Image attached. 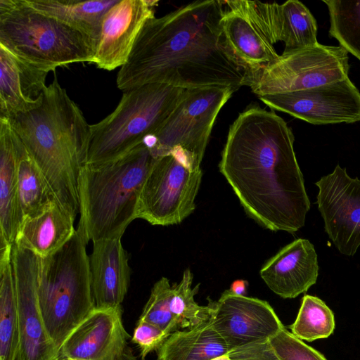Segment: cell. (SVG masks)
I'll return each instance as SVG.
<instances>
[{"instance_id": "1", "label": "cell", "mask_w": 360, "mask_h": 360, "mask_svg": "<svg viewBox=\"0 0 360 360\" xmlns=\"http://www.w3.org/2000/svg\"><path fill=\"white\" fill-rule=\"evenodd\" d=\"M224 1H196L143 25L117 86L126 91L153 83L185 89L248 86L244 68L228 47L221 19Z\"/></svg>"}, {"instance_id": "2", "label": "cell", "mask_w": 360, "mask_h": 360, "mask_svg": "<svg viewBox=\"0 0 360 360\" xmlns=\"http://www.w3.org/2000/svg\"><path fill=\"white\" fill-rule=\"evenodd\" d=\"M294 141L283 118L251 104L230 126L219 163L248 216L273 231H297L310 209Z\"/></svg>"}, {"instance_id": "3", "label": "cell", "mask_w": 360, "mask_h": 360, "mask_svg": "<svg viewBox=\"0 0 360 360\" xmlns=\"http://www.w3.org/2000/svg\"><path fill=\"white\" fill-rule=\"evenodd\" d=\"M7 119L55 200L75 219L79 171L86 163L90 140V125L80 108L55 75L37 107Z\"/></svg>"}, {"instance_id": "4", "label": "cell", "mask_w": 360, "mask_h": 360, "mask_svg": "<svg viewBox=\"0 0 360 360\" xmlns=\"http://www.w3.org/2000/svg\"><path fill=\"white\" fill-rule=\"evenodd\" d=\"M155 160L142 143L116 159L81 167L76 230L86 243L122 238L136 219L139 196Z\"/></svg>"}, {"instance_id": "5", "label": "cell", "mask_w": 360, "mask_h": 360, "mask_svg": "<svg viewBox=\"0 0 360 360\" xmlns=\"http://www.w3.org/2000/svg\"><path fill=\"white\" fill-rule=\"evenodd\" d=\"M86 245L76 230L58 250L41 257L38 301L47 335L57 352L95 308Z\"/></svg>"}, {"instance_id": "6", "label": "cell", "mask_w": 360, "mask_h": 360, "mask_svg": "<svg viewBox=\"0 0 360 360\" xmlns=\"http://www.w3.org/2000/svg\"><path fill=\"white\" fill-rule=\"evenodd\" d=\"M0 45L49 72L75 63H91L92 39L32 8L25 0H0Z\"/></svg>"}, {"instance_id": "7", "label": "cell", "mask_w": 360, "mask_h": 360, "mask_svg": "<svg viewBox=\"0 0 360 360\" xmlns=\"http://www.w3.org/2000/svg\"><path fill=\"white\" fill-rule=\"evenodd\" d=\"M165 84H147L124 91L115 110L90 125L86 163L116 159L154 135L185 93Z\"/></svg>"}, {"instance_id": "8", "label": "cell", "mask_w": 360, "mask_h": 360, "mask_svg": "<svg viewBox=\"0 0 360 360\" xmlns=\"http://www.w3.org/2000/svg\"><path fill=\"white\" fill-rule=\"evenodd\" d=\"M233 92L217 86L186 89L163 126L143 143L155 158L173 154L191 169H200L214 123Z\"/></svg>"}, {"instance_id": "9", "label": "cell", "mask_w": 360, "mask_h": 360, "mask_svg": "<svg viewBox=\"0 0 360 360\" xmlns=\"http://www.w3.org/2000/svg\"><path fill=\"white\" fill-rule=\"evenodd\" d=\"M349 70L348 52L343 47L317 43L283 53L254 75L248 86L258 97L297 91L345 79Z\"/></svg>"}, {"instance_id": "10", "label": "cell", "mask_w": 360, "mask_h": 360, "mask_svg": "<svg viewBox=\"0 0 360 360\" xmlns=\"http://www.w3.org/2000/svg\"><path fill=\"white\" fill-rule=\"evenodd\" d=\"M202 174L173 154L155 158L139 196L136 219L160 226L183 221L195 209Z\"/></svg>"}, {"instance_id": "11", "label": "cell", "mask_w": 360, "mask_h": 360, "mask_svg": "<svg viewBox=\"0 0 360 360\" xmlns=\"http://www.w3.org/2000/svg\"><path fill=\"white\" fill-rule=\"evenodd\" d=\"M221 25L226 43L244 68L249 80L279 58L273 3L224 1Z\"/></svg>"}, {"instance_id": "12", "label": "cell", "mask_w": 360, "mask_h": 360, "mask_svg": "<svg viewBox=\"0 0 360 360\" xmlns=\"http://www.w3.org/2000/svg\"><path fill=\"white\" fill-rule=\"evenodd\" d=\"M41 257L15 243L11 251L20 346L17 360H51L57 354L41 314L37 281Z\"/></svg>"}, {"instance_id": "13", "label": "cell", "mask_w": 360, "mask_h": 360, "mask_svg": "<svg viewBox=\"0 0 360 360\" xmlns=\"http://www.w3.org/2000/svg\"><path fill=\"white\" fill-rule=\"evenodd\" d=\"M259 98L272 109L312 124L360 121V92L349 77L311 89Z\"/></svg>"}, {"instance_id": "14", "label": "cell", "mask_w": 360, "mask_h": 360, "mask_svg": "<svg viewBox=\"0 0 360 360\" xmlns=\"http://www.w3.org/2000/svg\"><path fill=\"white\" fill-rule=\"evenodd\" d=\"M315 184L325 231L341 254L354 255L360 246V179L338 165Z\"/></svg>"}, {"instance_id": "15", "label": "cell", "mask_w": 360, "mask_h": 360, "mask_svg": "<svg viewBox=\"0 0 360 360\" xmlns=\"http://www.w3.org/2000/svg\"><path fill=\"white\" fill-rule=\"evenodd\" d=\"M209 322L229 349L270 339L284 326L266 301L236 295L226 290L217 302L210 300Z\"/></svg>"}, {"instance_id": "16", "label": "cell", "mask_w": 360, "mask_h": 360, "mask_svg": "<svg viewBox=\"0 0 360 360\" xmlns=\"http://www.w3.org/2000/svg\"><path fill=\"white\" fill-rule=\"evenodd\" d=\"M122 307L94 308L68 335L56 356L82 360H136Z\"/></svg>"}, {"instance_id": "17", "label": "cell", "mask_w": 360, "mask_h": 360, "mask_svg": "<svg viewBox=\"0 0 360 360\" xmlns=\"http://www.w3.org/2000/svg\"><path fill=\"white\" fill-rule=\"evenodd\" d=\"M157 1L118 0L104 13L94 44L91 63L113 70L128 60L143 25L154 17Z\"/></svg>"}, {"instance_id": "18", "label": "cell", "mask_w": 360, "mask_h": 360, "mask_svg": "<svg viewBox=\"0 0 360 360\" xmlns=\"http://www.w3.org/2000/svg\"><path fill=\"white\" fill-rule=\"evenodd\" d=\"M260 276L275 294L295 298L316 283L317 254L308 240L298 238L281 248L262 266Z\"/></svg>"}, {"instance_id": "19", "label": "cell", "mask_w": 360, "mask_h": 360, "mask_svg": "<svg viewBox=\"0 0 360 360\" xmlns=\"http://www.w3.org/2000/svg\"><path fill=\"white\" fill-rule=\"evenodd\" d=\"M89 267L95 307L121 306L130 283L129 257L121 238L93 242Z\"/></svg>"}, {"instance_id": "20", "label": "cell", "mask_w": 360, "mask_h": 360, "mask_svg": "<svg viewBox=\"0 0 360 360\" xmlns=\"http://www.w3.org/2000/svg\"><path fill=\"white\" fill-rule=\"evenodd\" d=\"M48 73L0 45V117L37 107L47 86Z\"/></svg>"}, {"instance_id": "21", "label": "cell", "mask_w": 360, "mask_h": 360, "mask_svg": "<svg viewBox=\"0 0 360 360\" xmlns=\"http://www.w3.org/2000/svg\"><path fill=\"white\" fill-rule=\"evenodd\" d=\"M75 219L55 200L25 217L13 243L46 257L62 248L75 234Z\"/></svg>"}, {"instance_id": "22", "label": "cell", "mask_w": 360, "mask_h": 360, "mask_svg": "<svg viewBox=\"0 0 360 360\" xmlns=\"http://www.w3.org/2000/svg\"><path fill=\"white\" fill-rule=\"evenodd\" d=\"M23 221L17 155L9 120L0 117V245H13Z\"/></svg>"}, {"instance_id": "23", "label": "cell", "mask_w": 360, "mask_h": 360, "mask_svg": "<svg viewBox=\"0 0 360 360\" xmlns=\"http://www.w3.org/2000/svg\"><path fill=\"white\" fill-rule=\"evenodd\" d=\"M230 349L208 321L172 333L157 351V360H210Z\"/></svg>"}, {"instance_id": "24", "label": "cell", "mask_w": 360, "mask_h": 360, "mask_svg": "<svg viewBox=\"0 0 360 360\" xmlns=\"http://www.w3.org/2000/svg\"><path fill=\"white\" fill-rule=\"evenodd\" d=\"M37 11L89 36L94 44L101 19L118 0H25Z\"/></svg>"}, {"instance_id": "25", "label": "cell", "mask_w": 360, "mask_h": 360, "mask_svg": "<svg viewBox=\"0 0 360 360\" xmlns=\"http://www.w3.org/2000/svg\"><path fill=\"white\" fill-rule=\"evenodd\" d=\"M12 247L0 248V360H17L20 346Z\"/></svg>"}, {"instance_id": "26", "label": "cell", "mask_w": 360, "mask_h": 360, "mask_svg": "<svg viewBox=\"0 0 360 360\" xmlns=\"http://www.w3.org/2000/svg\"><path fill=\"white\" fill-rule=\"evenodd\" d=\"M274 21L278 41H283V53L314 45L317 23L310 11L297 0L274 3Z\"/></svg>"}, {"instance_id": "27", "label": "cell", "mask_w": 360, "mask_h": 360, "mask_svg": "<svg viewBox=\"0 0 360 360\" xmlns=\"http://www.w3.org/2000/svg\"><path fill=\"white\" fill-rule=\"evenodd\" d=\"M13 134L17 155L20 202L24 219L35 214L55 199L40 169L13 131Z\"/></svg>"}, {"instance_id": "28", "label": "cell", "mask_w": 360, "mask_h": 360, "mask_svg": "<svg viewBox=\"0 0 360 360\" xmlns=\"http://www.w3.org/2000/svg\"><path fill=\"white\" fill-rule=\"evenodd\" d=\"M330 18L329 36L360 61V0H322Z\"/></svg>"}, {"instance_id": "29", "label": "cell", "mask_w": 360, "mask_h": 360, "mask_svg": "<svg viewBox=\"0 0 360 360\" xmlns=\"http://www.w3.org/2000/svg\"><path fill=\"white\" fill-rule=\"evenodd\" d=\"M335 326L333 312L326 304L316 296L305 295L290 328L298 339L312 342L328 338L333 334Z\"/></svg>"}, {"instance_id": "30", "label": "cell", "mask_w": 360, "mask_h": 360, "mask_svg": "<svg viewBox=\"0 0 360 360\" xmlns=\"http://www.w3.org/2000/svg\"><path fill=\"white\" fill-rule=\"evenodd\" d=\"M192 283L193 274L187 268L181 281L172 285L170 309L182 329L193 328L208 321L210 318L209 305H200L194 298L199 291L200 284L192 288Z\"/></svg>"}, {"instance_id": "31", "label": "cell", "mask_w": 360, "mask_h": 360, "mask_svg": "<svg viewBox=\"0 0 360 360\" xmlns=\"http://www.w3.org/2000/svg\"><path fill=\"white\" fill-rule=\"evenodd\" d=\"M172 295V285L168 278L162 277L152 288L139 319L160 327L169 335L180 330L170 309Z\"/></svg>"}, {"instance_id": "32", "label": "cell", "mask_w": 360, "mask_h": 360, "mask_svg": "<svg viewBox=\"0 0 360 360\" xmlns=\"http://www.w3.org/2000/svg\"><path fill=\"white\" fill-rule=\"evenodd\" d=\"M269 340L280 360H327L285 327Z\"/></svg>"}, {"instance_id": "33", "label": "cell", "mask_w": 360, "mask_h": 360, "mask_svg": "<svg viewBox=\"0 0 360 360\" xmlns=\"http://www.w3.org/2000/svg\"><path fill=\"white\" fill-rule=\"evenodd\" d=\"M170 335L160 327L139 319L131 337V341L140 349L142 360L150 352L162 346Z\"/></svg>"}, {"instance_id": "34", "label": "cell", "mask_w": 360, "mask_h": 360, "mask_svg": "<svg viewBox=\"0 0 360 360\" xmlns=\"http://www.w3.org/2000/svg\"><path fill=\"white\" fill-rule=\"evenodd\" d=\"M231 360H280L269 339L231 349Z\"/></svg>"}, {"instance_id": "35", "label": "cell", "mask_w": 360, "mask_h": 360, "mask_svg": "<svg viewBox=\"0 0 360 360\" xmlns=\"http://www.w3.org/2000/svg\"><path fill=\"white\" fill-rule=\"evenodd\" d=\"M248 284L245 280H236L231 283L229 290L236 295L245 296Z\"/></svg>"}, {"instance_id": "36", "label": "cell", "mask_w": 360, "mask_h": 360, "mask_svg": "<svg viewBox=\"0 0 360 360\" xmlns=\"http://www.w3.org/2000/svg\"><path fill=\"white\" fill-rule=\"evenodd\" d=\"M210 360H231V359L229 354L226 353V354L218 356L217 357H214Z\"/></svg>"}, {"instance_id": "37", "label": "cell", "mask_w": 360, "mask_h": 360, "mask_svg": "<svg viewBox=\"0 0 360 360\" xmlns=\"http://www.w3.org/2000/svg\"><path fill=\"white\" fill-rule=\"evenodd\" d=\"M58 357V356H57ZM60 358L61 360H82V359H72V358H60V357H58Z\"/></svg>"}, {"instance_id": "38", "label": "cell", "mask_w": 360, "mask_h": 360, "mask_svg": "<svg viewBox=\"0 0 360 360\" xmlns=\"http://www.w3.org/2000/svg\"><path fill=\"white\" fill-rule=\"evenodd\" d=\"M51 360H61V359L60 358L56 356V357H54L53 359H52Z\"/></svg>"}]
</instances>
